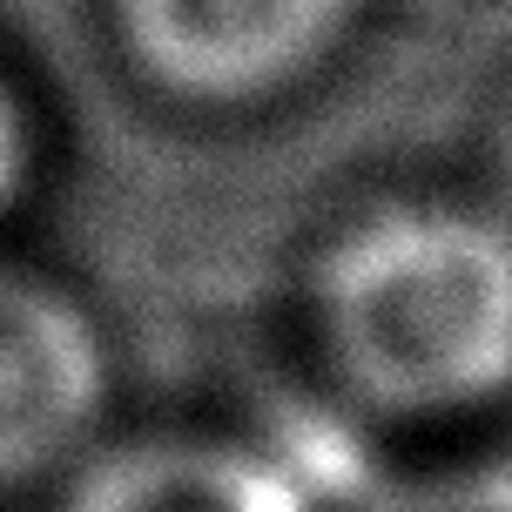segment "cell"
<instances>
[{"mask_svg":"<svg viewBox=\"0 0 512 512\" xmlns=\"http://www.w3.org/2000/svg\"><path fill=\"white\" fill-rule=\"evenodd\" d=\"M317 324L337 378L391 418H465L512 391V223L398 203L331 243Z\"/></svg>","mask_w":512,"mask_h":512,"instance_id":"obj_1","label":"cell"},{"mask_svg":"<svg viewBox=\"0 0 512 512\" xmlns=\"http://www.w3.org/2000/svg\"><path fill=\"white\" fill-rule=\"evenodd\" d=\"M371 0H115L135 68L182 102L243 108L317 75Z\"/></svg>","mask_w":512,"mask_h":512,"instance_id":"obj_2","label":"cell"},{"mask_svg":"<svg viewBox=\"0 0 512 512\" xmlns=\"http://www.w3.org/2000/svg\"><path fill=\"white\" fill-rule=\"evenodd\" d=\"M102 411V344L68 297L0 270V486L68 459Z\"/></svg>","mask_w":512,"mask_h":512,"instance_id":"obj_3","label":"cell"},{"mask_svg":"<svg viewBox=\"0 0 512 512\" xmlns=\"http://www.w3.org/2000/svg\"><path fill=\"white\" fill-rule=\"evenodd\" d=\"M81 512H290V492L236 459H128Z\"/></svg>","mask_w":512,"mask_h":512,"instance_id":"obj_4","label":"cell"},{"mask_svg":"<svg viewBox=\"0 0 512 512\" xmlns=\"http://www.w3.org/2000/svg\"><path fill=\"white\" fill-rule=\"evenodd\" d=\"M371 512H512V459H486V465H459V472L418 479V486L378 499Z\"/></svg>","mask_w":512,"mask_h":512,"instance_id":"obj_5","label":"cell"},{"mask_svg":"<svg viewBox=\"0 0 512 512\" xmlns=\"http://www.w3.org/2000/svg\"><path fill=\"white\" fill-rule=\"evenodd\" d=\"M27 182H34V115H27V95L0 75V223L21 209Z\"/></svg>","mask_w":512,"mask_h":512,"instance_id":"obj_6","label":"cell"},{"mask_svg":"<svg viewBox=\"0 0 512 512\" xmlns=\"http://www.w3.org/2000/svg\"><path fill=\"white\" fill-rule=\"evenodd\" d=\"M492 176H499V216L512 223V122H506V135H499V162H492Z\"/></svg>","mask_w":512,"mask_h":512,"instance_id":"obj_7","label":"cell"}]
</instances>
